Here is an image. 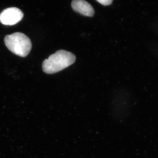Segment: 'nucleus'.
Listing matches in <instances>:
<instances>
[{"label": "nucleus", "instance_id": "5", "mask_svg": "<svg viewBox=\"0 0 158 158\" xmlns=\"http://www.w3.org/2000/svg\"><path fill=\"white\" fill-rule=\"evenodd\" d=\"M96 1L102 5L105 6L111 5L113 2V0H96Z\"/></svg>", "mask_w": 158, "mask_h": 158}, {"label": "nucleus", "instance_id": "1", "mask_svg": "<svg viewBox=\"0 0 158 158\" xmlns=\"http://www.w3.org/2000/svg\"><path fill=\"white\" fill-rule=\"evenodd\" d=\"M75 61L76 56L73 54L60 50L44 61L43 70L46 73H56L72 65Z\"/></svg>", "mask_w": 158, "mask_h": 158}, {"label": "nucleus", "instance_id": "4", "mask_svg": "<svg viewBox=\"0 0 158 158\" xmlns=\"http://www.w3.org/2000/svg\"><path fill=\"white\" fill-rule=\"evenodd\" d=\"M71 6L74 11L84 16L92 17L94 15L93 7L85 0H73Z\"/></svg>", "mask_w": 158, "mask_h": 158}, {"label": "nucleus", "instance_id": "2", "mask_svg": "<svg viewBox=\"0 0 158 158\" xmlns=\"http://www.w3.org/2000/svg\"><path fill=\"white\" fill-rule=\"evenodd\" d=\"M4 42L9 50L20 57L27 56L32 48L30 39L24 34L19 32L7 35L5 37Z\"/></svg>", "mask_w": 158, "mask_h": 158}, {"label": "nucleus", "instance_id": "3", "mask_svg": "<svg viewBox=\"0 0 158 158\" xmlns=\"http://www.w3.org/2000/svg\"><path fill=\"white\" fill-rule=\"evenodd\" d=\"M23 17L21 10L15 7L8 8L0 14V22L3 25L12 26L19 22Z\"/></svg>", "mask_w": 158, "mask_h": 158}]
</instances>
